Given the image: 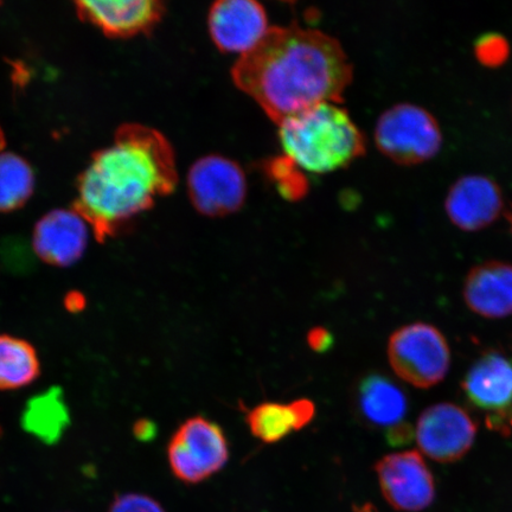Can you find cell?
<instances>
[{"label":"cell","mask_w":512,"mask_h":512,"mask_svg":"<svg viewBox=\"0 0 512 512\" xmlns=\"http://www.w3.org/2000/svg\"><path fill=\"white\" fill-rule=\"evenodd\" d=\"M236 87L275 124L320 104H341L352 66L341 44L322 31L297 25L271 28L258 47L240 57Z\"/></svg>","instance_id":"obj_1"},{"label":"cell","mask_w":512,"mask_h":512,"mask_svg":"<svg viewBox=\"0 0 512 512\" xmlns=\"http://www.w3.org/2000/svg\"><path fill=\"white\" fill-rule=\"evenodd\" d=\"M178 182L175 151L163 133L124 124L111 145L93 153L76 183L72 210L105 243L124 224L168 196Z\"/></svg>","instance_id":"obj_2"},{"label":"cell","mask_w":512,"mask_h":512,"mask_svg":"<svg viewBox=\"0 0 512 512\" xmlns=\"http://www.w3.org/2000/svg\"><path fill=\"white\" fill-rule=\"evenodd\" d=\"M278 126L286 158L307 174L343 169L366 152L363 133L339 104L311 107Z\"/></svg>","instance_id":"obj_3"},{"label":"cell","mask_w":512,"mask_h":512,"mask_svg":"<svg viewBox=\"0 0 512 512\" xmlns=\"http://www.w3.org/2000/svg\"><path fill=\"white\" fill-rule=\"evenodd\" d=\"M375 144L392 162L412 166L433 159L443 146V132L433 115L413 104L383 112L375 127Z\"/></svg>","instance_id":"obj_4"},{"label":"cell","mask_w":512,"mask_h":512,"mask_svg":"<svg viewBox=\"0 0 512 512\" xmlns=\"http://www.w3.org/2000/svg\"><path fill=\"white\" fill-rule=\"evenodd\" d=\"M388 357L395 374L421 389L437 386L451 367V350L435 326L413 323L402 326L389 338Z\"/></svg>","instance_id":"obj_5"},{"label":"cell","mask_w":512,"mask_h":512,"mask_svg":"<svg viewBox=\"0 0 512 512\" xmlns=\"http://www.w3.org/2000/svg\"><path fill=\"white\" fill-rule=\"evenodd\" d=\"M172 473L185 484H198L214 476L227 464L226 435L215 422L195 416L184 422L168 447Z\"/></svg>","instance_id":"obj_6"},{"label":"cell","mask_w":512,"mask_h":512,"mask_svg":"<svg viewBox=\"0 0 512 512\" xmlns=\"http://www.w3.org/2000/svg\"><path fill=\"white\" fill-rule=\"evenodd\" d=\"M187 187L192 206L209 217L235 213L247 196L245 171L234 160L217 155L198 159L191 166Z\"/></svg>","instance_id":"obj_7"},{"label":"cell","mask_w":512,"mask_h":512,"mask_svg":"<svg viewBox=\"0 0 512 512\" xmlns=\"http://www.w3.org/2000/svg\"><path fill=\"white\" fill-rule=\"evenodd\" d=\"M466 399L486 414L492 430L512 427V356L499 350L485 351L464 377Z\"/></svg>","instance_id":"obj_8"},{"label":"cell","mask_w":512,"mask_h":512,"mask_svg":"<svg viewBox=\"0 0 512 512\" xmlns=\"http://www.w3.org/2000/svg\"><path fill=\"white\" fill-rule=\"evenodd\" d=\"M478 425L471 415L454 403H437L421 413L416 441L422 453L438 463H454L471 450Z\"/></svg>","instance_id":"obj_9"},{"label":"cell","mask_w":512,"mask_h":512,"mask_svg":"<svg viewBox=\"0 0 512 512\" xmlns=\"http://www.w3.org/2000/svg\"><path fill=\"white\" fill-rule=\"evenodd\" d=\"M375 471L383 497L395 510L418 512L433 503L434 478L418 451L388 454L376 463Z\"/></svg>","instance_id":"obj_10"},{"label":"cell","mask_w":512,"mask_h":512,"mask_svg":"<svg viewBox=\"0 0 512 512\" xmlns=\"http://www.w3.org/2000/svg\"><path fill=\"white\" fill-rule=\"evenodd\" d=\"M208 28L217 48L240 57L258 47L271 30L264 6L254 0L215 3L209 11Z\"/></svg>","instance_id":"obj_11"},{"label":"cell","mask_w":512,"mask_h":512,"mask_svg":"<svg viewBox=\"0 0 512 512\" xmlns=\"http://www.w3.org/2000/svg\"><path fill=\"white\" fill-rule=\"evenodd\" d=\"M74 5L80 21L115 40L149 34L165 14V6L158 0H83Z\"/></svg>","instance_id":"obj_12"},{"label":"cell","mask_w":512,"mask_h":512,"mask_svg":"<svg viewBox=\"0 0 512 512\" xmlns=\"http://www.w3.org/2000/svg\"><path fill=\"white\" fill-rule=\"evenodd\" d=\"M445 210L454 226L464 232H478L491 226L503 213L502 190L488 176H464L448 191Z\"/></svg>","instance_id":"obj_13"},{"label":"cell","mask_w":512,"mask_h":512,"mask_svg":"<svg viewBox=\"0 0 512 512\" xmlns=\"http://www.w3.org/2000/svg\"><path fill=\"white\" fill-rule=\"evenodd\" d=\"M88 228L85 220L72 209L51 210L36 223L32 249L50 266H73L86 252Z\"/></svg>","instance_id":"obj_14"},{"label":"cell","mask_w":512,"mask_h":512,"mask_svg":"<svg viewBox=\"0 0 512 512\" xmlns=\"http://www.w3.org/2000/svg\"><path fill=\"white\" fill-rule=\"evenodd\" d=\"M464 299L477 315L502 319L512 315V265L486 261L467 273Z\"/></svg>","instance_id":"obj_15"},{"label":"cell","mask_w":512,"mask_h":512,"mask_svg":"<svg viewBox=\"0 0 512 512\" xmlns=\"http://www.w3.org/2000/svg\"><path fill=\"white\" fill-rule=\"evenodd\" d=\"M357 403L363 420L371 427L383 428L386 434L407 424V395L387 376L369 374L364 377L358 386Z\"/></svg>","instance_id":"obj_16"},{"label":"cell","mask_w":512,"mask_h":512,"mask_svg":"<svg viewBox=\"0 0 512 512\" xmlns=\"http://www.w3.org/2000/svg\"><path fill=\"white\" fill-rule=\"evenodd\" d=\"M315 403L300 399L291 403L265 402L249 411L247 424L255 438L274 444L291 432L303 430L315 418Z\"/></svg>","instance_id":"obj_17"},{"label":"cell","mask_w":512,"mask_h":512,"mask_svg":"<svg viewBox=\"0 0 512 512\" xmlns=\"http://www.w3.org/2000/svg\"><path fill=\"white\" fill-rule=\"evenodd\" d=\"M69 424V408L57 387L31 398L22 415L24 430L48 445L56 444Z\"/></svg>","instance_id":"obj_18"},{"label":"cell","mask_w":512,"mask_h":512,"mask_svg":"<svg viewBox=\"0 0 512 512\" xmlns=\"http://www.w3.org/2000/svg\"><path fill=\"white\" fill-rule=\"evenodd\" d=\"M41 375V362L34 345L25 339L0 335V390L30 386Z\"/></svg>","instance_id":"obj_19"},{"label":"cell","mask_w":512,"mask_h":512,"mask_svg":"<svg viewBox=\"0 0 512 512\" xmlns=\"http://www.w3.org/2000/svg\"><path fill=\"white\" fill-rule=\"evenodd\" d=\"M35 191V175L23 157L0 153V213L21 209Z\"/></svg>","instance_id":"obj_20"},{"label":"cell","mask_w":512,"mask_h":512,"mask_svg":"<svg viewBox=\"0 0 512 512\" xmlns=\"http://www.w3.org/2000/svg\"><path fill=\"white\" fill-rule=\"evenodd\" d=\"M475 56L484 67H502L509 59L510 44L507 38L490 32V34L480 36L476 41Z\"/></svg>","instance_id":"obj_21"},{"label":"cell","mask_w":512,"mask_h":512,"mask_svg":"<svg viewBox=\"0 0 512 512\" xmlns=\"http://www.w3.org/2000/svg\"><path fill=\"white\" fill-rule=\"evenodd\" d=\"M107 512H165L162 505L143 494H120L114 497Z\"/></svg>","instance_id":"obj_22"},{"label":"cell","mask_w":512,"mask_h":512,"mask_svg":"<svg viewBox=\"0 0 512 512\" xmlns=\"http://www.w3.org/2000/svg\"><path fill=\"white\" fill-rule=\"evenodd\" d=\"M307 343H309L313 351L325 352L332 347L334 338H332L329 330L318 326V328L312 329L309 335H307Z\"/></svg>","instance_id":"obj_23"},{"label":"cell","mask_w":512,"mask_h":512,"mask_svg":"<svg viewBox=\"0 0 512 512\" xmlns=\"http://www.w3.org/2000/svg\"><path fill=\"white\" fill-rule=\"evenodd\" d=\"M133 433L140 441H151L156 437L157 427L152 421L142 419L134 425Z\"/></svg>","instance_id":"obj_24"},{"label":"cell","mask_w":512,"mask_h":512,"mask_svg":"<svg viewBox=\"0 0 512 512\" xmlns=\"http://www.w3.org/2000/svg\"><path fill=\"white\" fill-rule=\"evenodd\" d=\"M79 293L69 294L66 300L67 309L70 311H79L81 307L85 306V299Z\"/></svg>","instance_id":"obj_25"},{"label":"cell","mask_w":512,"mask_h":512,"mask_svg":"<svg viewBox=\"0 0 512 512\" xmlns=\"http://www.w3.org/2000/svg\"><path fill=\"white\" fill-rule=\"evenodd\" d=\"M6 146L5 134L2 126H0V153H3Z\"/></svg>","instance_id":"obj_26"},{"label":"cell","mask_w":512,"mask_h":512,"mask_svg":"<svg viewBox=\"0 0 512 512\" xmlns=\"http://www.w3.org/2000/svg\"><path fill=\"white\" fill-rule=\"evenodd\" d=\"M505 216H507V220L510 224V229H511V233H512V208L507 211V214H505Z\"/></svg>","instance_id":"obj_27"},{"label":"cell","mask_w":512,"mask_h":512,"mask_svg":"<svg viewBox=\"0 0 512 512\" xmlns=\"http://www.w3.org/2000/svg\"><path fill=\"white\" fill-rule=\"evenodd\" d=\"M0 5H2V3H0Z\"/></svg>","instance_id":"obj_28"}]
</instances>
